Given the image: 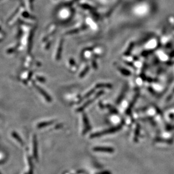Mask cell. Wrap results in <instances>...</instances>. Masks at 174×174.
Instances as JSON below:
<instances>
[{
	"label": "cell",
	"mask_w": 174,
	"mask_h": 174,
	"mask_svg": "<svg viewBox=\"0 0 174 174\" xmlns=\"http://www.w3.org/2000/svg\"><path fill=\"white\" fill-rule=\"evenodd\" d=\"M126 91H127V87H126L123 89L122 92H121L120 95H119V96L118 97V98L117 99L116 102V104H119L120 102L122 101L123 99L124 98L125 94H126Z\"/></svg>",
	"instance_id": "cell-8"
},
{
	"label": "cell",
	"mask_w": 174,
	"mask_h": 174,
	"mask_svg": "<svg viewBox=\"0 0 174 174\" xmlns=\"http://www.w3.org/2000/svg\"><path fill=\"white\" fill-rule=\"evenodd\" d=\"M133 44L132 43L130 44V45H129V47L126 50V51H125V53H124V55H126V56H127V55H129L130 53H131V50L132 49H133Z\"/></svg>",
	"instance_id": "cell-14"
},
{
	"label": "cell",
	"mask_w": 174,
	"mask_h": 174,
	"mask_svg": "<svg viewBox=\"0 0 174 174\" xmlns=\"http://www.w3.org/2000/svg\"><path fill=\"white\" fill-rule=\"evenodd\" d=\"M118 70H119L120 73L125 76H130L131 75V72L129 71L128 70H126L125 69H123L122 67H119Z\"/></svg>",
	"instance_id": "cell-12"
},
{
	"label": "cell",
	"mask_w": 174,
	"mask_h": 174,
	"mask_svg": "<svg viewBox=\"0 0 174 174\" xmlns=\"http://www.w3.org/2000/svg\"><path fill=\"white\" fill-rule=\"evenodd\" d=\"M92 67H93L94 70H97V67H97V62H96V61L94 59H93L92 61Z\"/></svg>",
	"instance_id": "cell-15"
},
{
	"label": "cell",
	"mask_w": 174,
	"mask_h": 174,
	"mask_svg": "<svg viewBox=\"0 0 174 174\" xmlns=\"http://www.w3.org/2000/svg\"><path fill=\"white\" fill-rule=\"evenodd\" d=\"M112 86L111 84L108 83H99L96 85V88H107V89H111L112 88Z\"/></svg>",
	"instance_id": "cell-7"
},
{
	"label": "cell",
	"mask_w": 174,
	"mask_h": 174,
	"mask_svg": "<svg viewBox=\"0 0 174 174\" xmlns=\"http://www.w3.org/2000/svg\"><path fill=\"white\" fill-rule=\"evenodd\" d=\"M94 92H95V89H91V91H89V92H88V93H86L85 95L84 96V97H83V98H81V100H80V101H79V102H80L81 101H82L83 100H84L85 98H88V97H90L92 94H93Z\"/></svg>",
	"instance_id": "cell-11"
},
{
	"label": "cell",
	"mask_w": 174,
	"mask_h": 174,
	"mask_svg": "<svg viewBox=\"0 0 174 174\" xmlns=\"http://www.w3.org/2000/svg\"><path fill=\"white\" fill-rule=\"evenodd\" d=\"M82 116H83V123H84V131H83V133L84 134V133H87V132L91 130V125L89 124L90 123H89V119H88V118L87 115V114L84 112Z\"/></svg>",
	"instance_id": "cell-3"
},
{
	"label": "cell",
	"mask_w": 174,
	"mask_h": 174,
	"mask_svg": "<svg viewBox=\"0 0 174 174\" xmlns=\"http://www.w3.org/2000/svg\"><path fill=\"white\" fill-rule=\"evenodd\" d=\"M122 124H120V125H119V126H116V127H114L108 129V130H105L104 131L100 132H98V133H97L93 134L92 136H93V137H96V136L102 135H105V134H108V133H113V132H115L117 131L120 130V129L122 128Z\"/></svg>",
	"instance_id": "cell-2"
},
{
	"label": "cell",
	"mask_w": 174,
	"mask_h": 174,
	"mask_svg": "<svg viewBox=\"0 0 174 174\" xmlns=\"http://www.w3.org/2000/svg\"><path fill=\"white\" fill-rule=\"evenodd\" d=\"M70 64H71L72 66H74V65H75V61H74V59H70Z\"/></svg>",
	"instance_id": "cell-16"
},
{
	"label": "cell",
	"mask_w": 174,
	"mask_h": 174,
	"mask_svg": "<svg viewBox=\"0 0 174 174\" xmlns=\"http://www.w3.org/2000/svg\"><path fill=\"white\" fill-rule=\"evenodd\" d=\"M36 88L39 90L40 93L43 95V97L45 98V99L47 100V101H48V102H51L52 101L51 97H50V96L44 89H41L39 86H36Z\"/></svg>",
	"instance_id": "cell-5"
},
{
	"label": "cell",
	"mask_w": 174,
	"mask_h": 174,
	"mask_svg": "<svg viewBox=\"0 0 174 174\" xmlns=\"http://www.w3.org/2000/svg\"><path fill=\"white\" fill-rule=\"evenodd\" d=\"M137 97H138V95H136L135 97L133 98V100L132 101L131 103L129 105V106L128 107V108H127V110H126V114L127 115H129L131 112L132 108H133V106H134V104H135V103L136 101L137 100Z\"/></svg>",
	"instance_id": "cell-6"
},
{
	"label": "cell",
	"mask_w": 174,
	"mask_h": 174,
	"mask_svg": "<svg viewBox=\"0 0 174 174\" xmlns=\"http://www.w3.org/2000/svg\"><path fill=\"white\" fill-rule=\"evenodd\" d=\"M63 40L62 39L59 43L58 45V49H57V51L56 53V60L57 61H59L61 58L62 53V49H63Z\"/></svg>",
	"instance_id": "cell-4"
},
{
	"label": "cell",
	"mask_w": 174,
	"mask_h": 174,
	"mask_svg": "<svg viewBox=\"0 0 174 174\" xmlns=\"http://www.w3.org/2000/svg\"><path fill=\"white\" fill-rule=\"evenodd\" d=\"M104 93V91H99L98 93H96V94L95 95L94 97H93V98H91V99H90L89 100L87 101L85 103H84V104L83 105L81 106H80V108H77V110H76V112H82L87 107H88V106H89V105L91 104H92V102H94V101L97 99L98 97L101 96Z\"/></svg>",
	"instance_id": "cell-1"
},
{
	"label": "cell",
	"mask_w": 174,
	"mask_h": 174,
	"mask_svg": "<svg viewBox=\"0 0 174 174\" xmlns=\"http://www.w3.org/2000/svg\"><path fill=\"white\" fill-rule=\"evenodd\" d=\"M89 66H87L84 68V69L80 73V74L79 75V77L80 78H83V77H84L85 75L87 74V73L89 72Z\"/></svg>",
	"instance_id": "cell-10"
},
{
	"label": "cell",
	"mask_w": 174,
	"mask_h": 174,
	"mask_svg": "<svg viewBox=\"0 0 174 174\" xmlns=\"http://www.w3.org/2000/svg\"><path fill=\"white\" fill-rule=\"evenodd\" d=\"M106 108H108L109 110V111L110 112L112 113V114H118V110H116V108L114 107H112V106H111L110 105H107L106 106Z\"/></svg>",
	"instance_id": "cell-13"
},
{
	"label": "cell",
	"mask_w": 174,
	"mask_h": 174,
	"mask_svg": "<svg viewBox=\"0 0 174 174\" xmlns=\"http://www.w3.org/2000/svg\"><path fill=\"white\" fill-rule=\"evenodd\" d=\"M55 120H50V121H48V122H45L43 123H41L40 124L38 125V127L40 128L44 127L46 126H48L51 124H53L54 123Z\"/></svg>",
	"instance_id": "cell-9"
}]
</instances>
